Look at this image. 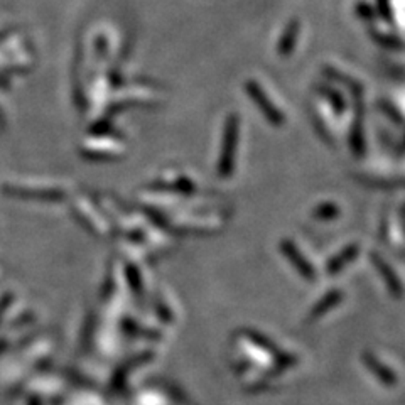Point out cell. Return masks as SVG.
I'll use <instances>...</instances> for the list:
<instances>
[{
  "instance_id": "6da1fadb",
  "label": "cell",
  "mask_w": 405,
  "mask_h": 405,
  "mask_svg": "<svg viewBox=\"0 0 405 405\" xmlns=\"http://www.w3.org/2000/svg\"><path fill=\"white\" fill-rule=\"evenodd\" d=\"M236 142H239V117L230 115L225 127V139H223V152L220 157V171L221 178H228L233 173L235 166V154H236Z\"/></svg>"
},
{
  "instance_id": "7a4b0ae2",
  "label": "cell",
  "mask_w": 405,
  "mask_h": 405,
  "mask_svg": "<svg viewBox=\"0 0 405 405\" xmlns=\"http://www.w3.org/2000/svg\"><path fill=\"white\" fill-rule=\"evenodd\" d=\"M247 89H248L250 98L255 101V105H259L260 112L266 115V119L268 120V122L274 123V126H282L286 117L282 115V112L279 110V107L274 103V101H272V98H268L267 93L264 92V89L260 88L257 83H248Z\"/></svg>"
},
{
  "instance_id": "3957f363",
  "label": "cell",
  "mask_w": 405,
  "mask_h": 405,
  "mask_svg": "<svg viewBox=\"0 0 405 405\" xmlns=\"http://www.w3.org/2000/svg\"><path fill=\"white\" fill-rule=\"evenodd\" d=\"M280 248H282V252L287 253V257H289V260L292 264H294L295 267H298V270L301 272L306 279H314V267L311 266L309 262H307L306 259H304V255L301 253L299 248H295V245L292 243L289 240H282V245H280Z\"/></svg>"
},
{
  "instance_id": "277c9868",
  "label": "cell",
  "mask_w": 405,
  "mask_h": 405,
  "mask_svg": "<svg viewBox=\"0 0 405 405\" xmlns=\"http://www.w3.org/2000/svg\"><path fill=\"white\" fill-rule=\"evenodd\" d=\"M373 260H375V266L379 267V270L384 272L385 282H387L388 289H390L393 294H397V295L402 294V286H400V280H399V277H397L395 274H393V270H390V267H388L387 264H385L384 260L380 259V257L375 255V257H373Z\"/></svg>"
},
{
  "instance_id": "5b68a950",
  "label": "cell",
  "mask_w": 405,
  "mask_h": 405,
  "mask_svg": "<svg viewBox=\"0 0 405 405\" xmlns=\"http://www.w3.org/2000/svg\"><path fill=\"white\" fill-rule=\"evenodd\" d=\"M356 253H358V245H350L348 248H345L340 257H336V259L329 262V267H328L329 274H336V272H340L346 264L352 262L354 257H356Z\"/></svg>"
},
{
  "instance_id": "8992f818",
  "label": "cell",
  "mask_w": 405,
  "mask_h": 405,
  "mask_svg": "<svg viewBox=\"0 0 405 405\" xmlns=\"http://www.w3.org/2000/svg\"><path fill=\"white\" fill-rule=\"evenodd\" d=\"M341 291H331L328 295H326L325 299H322L321 302L318 304L316 307H314V313H313V318H318L321 316L322 313H326V311L329 309V307H333L334 304H338L341 301Z\"/></svg>"
},
{
  "instance_id": "52a82bcc",
  "label": "cell",
  "mask_w": 405,
  "mask_h": 405,
  "mask_svg": "<svg viewBox=\"0 0 405 405\" xmlns=\"http://www.w3.org/2000/svg\"><path fill=\"white\" fill-rule=\"evenodd\" d=\"M338 213H340V208L336 205H331V203H325L319 208H316L314 212V218L318 220H331V218H336Z\"/></svg>"
}]
</instances>
